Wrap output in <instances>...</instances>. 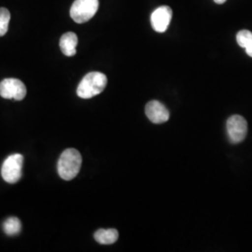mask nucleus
Returning a JSON list of instances; mask_svg holds the SVG:
<instances>
[{"mask_svg":"<svg viewBox=\"0 0 252 252\" xmlns=\"http://www.w3.org/2000/svg\"><path fill=\"white\" fill-rule=\"evenodd\" d=\"M81 153L75 149H67L63 151L58 160V174L63 180H73L81 170Z\"/></svg>","mask_w":252,"mask_h":252,"instance_id":"f257e3e1","label":"nucleus"},{"mask_svg":"<svg viewBox=\"0 0 252 252\" xmlns=\"http://www.w3.org/2000/svg\"><path fill=\"white\" fill-rule=\"evenodd\" d=\"M108 83V79L105 74L100 72H90L81 80L77 94L83 99H89L105 90Z\"/></svg>","mask_w":252,"mask_h":252,"instance_id":"f03ea898","label":"nucleus"},{"mask_svg":"<svg viewBox=\"0 0 252 252\" xmlns=\"http://www.w3.org/2000/svg\"><path fill=\"white\" fill-rule=\"evenodd\" d=\"M98 7V0H75L70 9V17L77 24H84L95 15Z\"/></svg>","mask_w":252,"mask_h":252,"instance_id":"7ed1b4c3","label":"nucleus"},{"mask_svg":"<svg viewBox=\"0 0 252 252\" xmlns=\"http://www.w3.org/2000/svg\"><path fill=\"white\" fill-rule=\"evenodd\" d=\"M24 156L20 153L9 155L1 167V176L6 182L14 184L22 178Z\"/></svg>","mask_w":252,"mask_h":252,"instance_id":"20e7f679","label":"nucleus"},{"mask_svg":"<svg viewBox=\"0 0 252 252\" xmlns=\"http://www.w3.org/2000/svg\"><path fill=\"white\" fill-rule=\"evenodd\" d=\"M27 95V87L18 79H5L0 82V96L5 99L23 100Z\"/></svg>","mask_w":252,"mask_h":252,"instance_id":"39448f33","label":"nucleus"},{"mask_svg":"<svg viewBox=\"0 0 252 252\" xmlns=\"http://www.w3.org/2000/svg\"><path fill=\"white\" fill-rule=\"evenodd\" d=\"M226 128L229 139L234 144L242 142L248 134L247 121L240 115H233L229 118Z\"/></svg>","mask_w":252,"mask_h":252,"instance_id":"423d86ee","label":"nucleus"},{"mask_svg":"<svg viewBox=\"0 0 252 252\" xmlns=\"http://www.w3.org/2000/svg\"><path fill=\"white\" fill-rule=\"evenodd\" d=\"M173 11L168 6H162L155 9L152 14L151 22L153 29L158 33H163L171 22Z\"/></svg>","mask_w":252,"mask_h":252,"instance_id":"0eeeda50","label":"nucleus"},{"mask_svg":"<svg viewBox=\"0 0 252 252\" xmlns=\"http://www.w3.org/2000/svg\"><path fill=\"white\" fill-rule=\"evenodd\" d=\"M145 112L148 119L153 124H163L169 119V111L157 100L150 101L145 108Z\"/></svg>","mask_w":252,"mask_h":252,"instance_id":"6e6552de","label":"nucleus"},{"mask_svg":"<svg viewBox=\"0 0 252 252\" xmlns=\"http://www.w3.org/2000/svg\"><path fill=\"white\" fill-rule=\"evenodd\" d=\"M59 45L65 56H74L77 53L76 47L78 45V36L73 32H67L61 37Z\"/></svg>","mask_w":252,"mask_h":252,"instance_id":"1a4fd4ad","label":"nucleus"},{"mask_svg":"<svg viewBox=\"0 0 252 252\" xmlns=\"http://www.w3.org/2000/svg\"><path fill=\"white\" fill-rule=\"evenodd\" d=\"M119 238V233L116 229H100L94 233V239L102 245L114 244Z\"/></svg>","mask_w":252,"mask_h":252,"instance_id":"9d476101","label":"nucleus"},{"mask_svg":"<svg viewBox=\"0 0 252 252\" xmlns=\"http://www.w3.org/2000/svg\"><path fill=\"white\" fill-rule=\"evenodd\" d=\"M3 230L5 234L9 236L20 234L22 231V222L16 217H10L3 223Z\"/></svg>","mask_w":252,"mask_h":252,"instance_id":"9b49d317","label":"nucleus"},{"mask_svg":"<svg viewBox=\"0 0 252 252\" xmlns=\"http://www.w3.org/2000/svg\"><path fill=\"white\" fill-rule=\"evenodd\" d=\"M9 20H10V13L9 9L6 8H0V36H4L8 32Z\"/></svg>","mask_w":252,"mask_h":252,"instance_id":"f8f14e48","label":"nucleus"},{"mask_svg":"<svg viewBox=\"0 0 252 252\" xmlns=\"http://www.w3.org/2000/svg\"><path fill=\"white\" fill-rule=\"evenodd\" d=\"M252 39V33L249 30H241L236 35V41L238 45L242 48H246L249 42Z\"/></svg>","mask_w":252,"mask_h":252,"instance_id":"ddd939ff","label":"nucleus"},{"mask_svg":"<svg viewBox=\"0 0 252 252\" xmlns=\"http://www.w3.org/2000/svg\"><path fill=\"white\" fill-rule=\"evenodd\" d=\"M245 49H246V52H247L248 55L252 57V39L249 42V44L247 45Z\"/></svg>","mask_w":252,"mask_h":252,"instance_id":"4468645a","label":"nucleus"},{"mask_svg":"<svg viewBox=\"0 0 252 252\" xmlns=\"http://www.w3.org/2000/svg\"><path fill=\"white\" fill-rule=\"evenodd\" d=\"M226 1H227V0H214V2H215V3H217V4H220H220H223V3H225Z\"/></svg>","mask_w":252,"mask_h":252,"instance_id":"2eb2a0df","label":"nucleus"}]
</instances>
